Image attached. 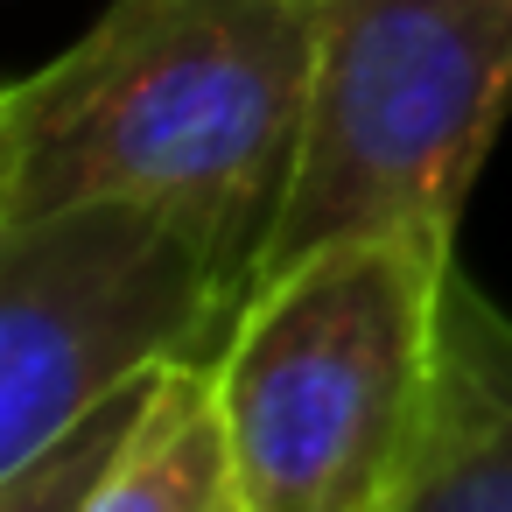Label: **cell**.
I'll return each mask as SVG.
<instances>
[{
  "label": "cell",
  "mask_w": 512,
  "mask_h": 512,
  "mask_svg": "<svg viewBox=\"0 0 512 512\" xmlns=\"http://www.w3.org/2000/svg\"><path fill=\"white\" fill-rule=\"evenodd\" d=\"M176 372V365H169ZM169 372H148L134 386H120L113 400H99L85 421H71L57 442H43L29 463L0 470V512H99V498L113 491V477L127 470Z\"/></svg>",
  "instance_id": "obj_7"
},
{
  "label": "cell",
  "mask_w": 512,
  "mask_h": 512,
  "mask_svg": "<svg viewBox=\"0 0 512 512\" xmlns=\"http://www.w3.org/2000/svg\"><path fill=\"white\" fill-rule=\"evenodd\" d=\"M309 64L316 0H113L0 92V225L148 197L253 274L295 176Z\"/></svg>",
  "instance_id": "obj_1"
},
{
  "label": "cell",
  "mask_w": 512,
  "mask_h": 512,
  "mask_svg": "<svg viewBox=\"0 0 512 512\" xmlns=\"http://www.w3.org/2000/svg\"><path fill=\"white\" fill-rule=\"evenodd\" d=\"M400 512H512V316L463 274V260L442 302L428 456Z\"/></svg>",
  "instance_id": "obj_5"
},
{
  "label": "cell",
  "mask_w": 512,
  "mask_h": 512,
  "mask_svg": "<svg viewBox=\"0 0 512 512\" xmlns=\"http://www.w3.org/2000/svg\"><path fill=\"white\" fill-rule=\"evenodd\" d=\"M449 225L330 239L246 281L211 372L246 512H400L442 386Z\"/></svg>",
  "instance_id": "obj_2"
},
{
  "label": "cell",
  "mask_w": 512,
  "mask_h": 512,
  "mask_svg": "<svg viewBox=\"0 0 512 512\" xmlns=\"http://www.w3.org/2000/svg\"><path fill=\"white\" fill-rule=\"evenodd\" d=\"M99 512H246L232 463H225V435L211 414V372L204 365H176L127 470L113 477V491L99 498Z\"/></svg>",
  "instance_id": "obj_6"
},
{
  "label": "cell",
  "mask_w": 512,
  "mask_h": 512,
  "mask_svg": "<svg viewBox=\"0 0 512 512\" xmlns=\"http://www.w3.org/2000/svg\"><path fill=\"white\" fill-rule=\"evenodd\" d=\"M505 113L512 0H316L302 148L246 281L358 232H456Z\"/></svg>",
  "instance_id": "obj_3"
},
{
  "label": "cell",
  "mask_w": 512,
  "mask_h": 512,
  "mask_svg": "<svg viewBox=\"0 0 512 512\" xmlns=\"http://www.w3.org/2000/svg\"><path fill=\"white\" fill-rule=\"evenodd\" d=\"M239 295L246 267L148 197H78L0 225V470L120 386L204 365Z\"/></svg>",
  "instance_id": "obj_4"
}]
</instances>
